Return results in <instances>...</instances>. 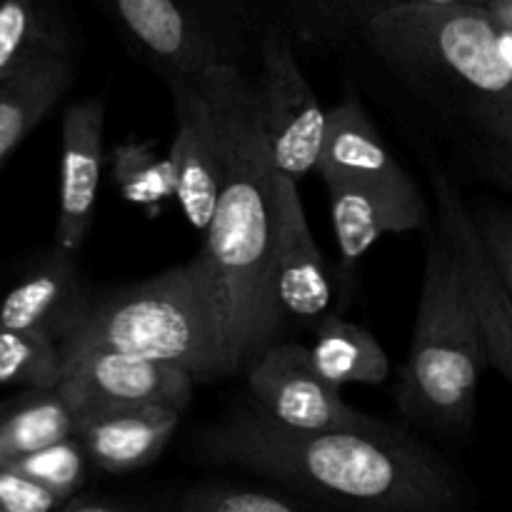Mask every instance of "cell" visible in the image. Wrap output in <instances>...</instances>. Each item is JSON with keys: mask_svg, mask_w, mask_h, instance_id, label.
<instances>
[{"mask_svg": "<svg viewBox=\"0 0 512 512\" xmlns=\"http://www.w3.org/2000/svg\"><path fill=\"white\" fill-rule=\"evenodd\" d=\"M243 375L250 395L290 428H373L383 423L350 408L338 385L318 373L310 348L300 343L275 340L245 368Z\"/></svg>", "mask_w": 512, "mask_h": 512, "instance_id": "9", "label": "cell"}, {"mask_svg": "<svg viewBox=\"0 0 512 512\" xmlns=\"http://www.w3.org/2000/svg\"><path fill=\"white\" fill-rule=\"evenodd\" d=\"M40 53H73L45 0H0V80Z\"/></svg>", "mask_w": 512, "mask_h": 512, "instance_id": "21", "label": "cell"}, {"mask_svg": "<svg viewBox=\"0 0 512 512\" xmlns=\"http://www.w3.org/2000/svg\"><path fill=\"white\" fill-rule=\"evenodd\" d=\"M103 100H78L63 113L60 123V185L55 248L78 253L90 233L98 205L105 150Z\"/></svg>", "mask_w": 512, "mask_h": 512, "instance_id": "13", "label": "cell"}, {"mask_svg": "<svg viewBox=\"0 0 512 512\" xmlns=\"http://www.w3.org/2000/svg\"><path fill=\"white\" fill-rule=\"evenodd\" d=\"M318 373L333 385H380L390 375V360L380 340L368 328L328 313L315 325L310 348Z\"/></svg>", "mask_w": 512, "mask_h": 512, "instance_id": "19", "label": "cell"}, {"mask_svg": "<svg viewBox=\"0 0 512 512\" xmlns=\"http://www.w3.org/2000/svg\"><path fill=\"white\" fill-rule=\"evenodd\" d=\"M78 75L73 53H40L0 80V170Z\"/></svg>", "mask_w": 512, "mask_h": 512, "instance_id": "18", "label": "cell"}, {"mask_svg": "<svg viewBox=\"0 0 512 512\" xmlns=\"http://www.w3.org/2000/svg\"><path fill=\"white\" fill-rule=\"evenodd\" d=\"M208 8H213L220 18L228 20L235 28H243L250 20V8H253V0H203Z\"/></svg>", "mask_w": 512, "mask_h": 512, "instance_id": "31", "label": "cell"}, {"mask_svg": "<svg viewBox=\"0 0 512 512\" xmlns=\"http://www.w3.org/2000/svg\"><path fill=\"white\" fill-rule=\"evenodd\" d=\"M75 255L55 248L38 268L23 275L0 300V325L68 343L95 298Z\"/></svg>", "mask_w": 512, "mask_h": 512, "instance_id": "16", "label": "cell"}, {"mask_svg": "<svg viewBox=\"0 0 512 512\" xmlns=\"http://www.w3.org/2000/svg\"><path fill=\"white\" fill-rule=\"evenodd\" d=\"M63 355L58 390L75 413L93 405H168L185 410L198 383L180 365L108 345L68 343Z\"/></svg>", "mask_w": 512, "mask_h": 512, "instance_id": "8", "label": "cell"}, {"mask_svg": "<svg viewBox=\"0 0 512 512\" xmlns=\"http://www.w3.org/2000/svg\"><path fill=\"white\" fill-rule=\"evenodd\" d=\"M255 90L275 168L295 180L318 170L328 110L310 88L290 40L278 30H268L260 40Z\"/></svg>", "mask_w": 512, "mask_h": 512, "instance_id": "7", "label": "cell"}, {"mask_svg": "<svg viewBox=\"0 0 512 512\" xmlns=\"http://www.w3.org/2000/svg\"><path fill=\"white\" fill-rule=\"evenodd\" d=\"M318 173L320 178L360 180V183L388 185V188L418 185L393 158L368 110L355 95H345L343 103L328 110Z\"/></svg>", "mask_w": 512, "mask_h": 512, "instance_id": "17", "label": "cell"}, {"mask_svg": "<svg viewBox=\"0 0 512 512\" xmlns=\"http://www.w3.org/2000/svg\"><path fill=\"white\" fill-rule=\"evenodd\" d=\"M110 183L128 203L140 205L150 215H160L175 198V178L168 155H158L150 143L128 138L108 153Z\"/></svg>", "mask_w": 512, "mask_h": 512, "instance_id": "22", "label": "cell"}, {"mask_svg": "<svg viewBox=\"0 0 512 512\" xmlns=\"http://www.w3.org/2000/svg\"><path fill=\"white\" fill-rule=\"evenodd\" d=\"M478 238L483 243L490 265L498 273L500 283L512 295V208L498 203H483L470 208Z\"/></svg>", "mask_w": 512, "mask_h": 512, "instance_id": "27", "label": "cell"}, {"mask_svg": "<svg viewBox=\"0 0 512 512\" xmlns=\"http://www.w3.org/2000/svg\"><path fill=\"white\" fill-rule=\"evenodd\" d=\"M358 38L418 98L512 153V65L483 5H398Z\"/></svg>", "mask_w": 512, "mask_h": 512, "instance_id": "3", "label": "cell"}, {"mask_svg": "<svg viewBox=\"0 0 512 512\" xmlns=\"http://www.w3.org/2000/svg\"><path fill=\"white\" fill-rule=\"evenodd\" d=\"M100 5L165 78L198 80L215 65L240 58V30L203 0H100Z\"/></svg>", "mask_w": 512, "mask_h": 512, "instance_id": "6", "label": "cell"}, {"mask_svg": "<svg viewBox=\"0 0 512 512\" xmlns=\"http://www.w3.org/2000/svg\"><path fill=\"white\" fill-rule=\"evenodd\" d=\"M408 3H468V0H283L290 23L308 43H338L358 35L368 20Z\"/></svg>", "mask_w": 512, "mask_h": 512, "instance_id": "23", "label": "cell"}, {"mask_svg": "<svg viewBox=\"0 0 512 512\" xmlns=\"http://www.w3.org/2000/svg\"><path fill=\"white\" fill-rule=\"evenodd\" d=\"M470 163L478 170L480 178L512 195V153L508 148L490 143V140H478L470 148Z\"/></svg>", "mask_w": 512, "mask_h": 512, "instance_id": "29", "label": "cell"}, {"mask_svg": "<svg viewBox=\"0 0 512 512\" xmlns=\"http://www.w3.org/2000/svg\"><path fill=\"white\" fill-rule=\"evenodd\" d=\"M275 293L285 318L318 325L330 313L333 285L328 265L305 218L298 180L275 173Z\"/></svg>", "mask_w": 512, "mask_h": 512, "instance_id": "12", "label": "cell"}, {"mask_svg": "<svg viewBox=\"0 0 512 512\" xmlns=\"http://www.w3.org/2000/svg\"><path fill=\"white\" fill-rule=\"evenodd\" d=\"M488 365L483 330L458 260L445 230L435 225L428 238L418 318L395 388V405L410 423L440 435L470 433L480 378Z\"/></svg>", "mask_w": 512, "mask_h": 512, "instance_id": "4", "label": "cell"}, {"mask_svg": "<svg viewBox=\"0 0 512 512\" xmlns=\"http://www.w3.org/2000/svg\"><path fill=\"white\" fill-rule=\"evenodd\" d=\"M60 500L10 465H0V512H50Z\"/></svg>", "mask_w": 512, "mask_h": 512, "instance_id": "28", "label": "cell"}, {"mask_svg": "<svg viewBox=\"0 0 512 512\" xmlns=\"http://www.w3.org/2000/svg\"><path fill=\"white\" fill-rule=\"evenodd\" d=\"M430 183H433L435 203H438V225L448 235L465 290L478 313L488 363L512 385V295L490 265L470 208L450 175L433 168Z\"/></svg>", "mask_w": 512, "mask_h": 512, "instance_id": "11", "label": "cell"}, {"mask_svg": "<svg viewBox=\"0 0 512 512\" xmlns=\"http://www.w3.org/2000/svg\"><path fill=\"white\" fill-rule=\"evenodd\" d=\"M200 460L238 465L315 505L445 512L463 485L440 455L388 423L300 430L280 423L253 395L230 405L193 438Z\"/></svg>", "mask_w": 512, "mask_h": 512, "instance_id": "1", "label": "cell"}, {"mask_svg": "<svg viewBox=\"0 0 512 512\" xmlns=\"http://www.w3.org/2000/svg\"><path fill=\"white\" fill-rule=\"evenodd\" d=\"M88 463V453H85L78 435H70V438L45 445V448L15 460L10 468L20 470V473L28 475L30 480L43 485V488L50 490V493L60 500V505H63L65 500L73 498V495L83 488Z\"/></svg>", "mask_w": 512, "mask_h": 512, "instance_id": "26", "label": "cell"}, {"mask_svg": "<svg viewBox=\"0 0 512 512\" xmlns=\"http://www.w3.org/2000/svg\"><path fill=\"white\" fill-rule=\"evenodd\" d=\"M68 343H95L190 370L198 383L228 378L218 283L203 250L140 283L95 293ZM65 343V345H68Z\"/></svg>", "mask_w": 512, "mask_h": 512, "instance_id": "5", "label": "cell"}, {"mask_svg": "<svg viewBox=\"0 0 512 512\" xmlns=\"http://www.w3.org/2000/svg\"><path fill=\"white\" fill-rule=\"evenodd\" d=\"M220 115L225 178L213 223L205 230L223 310L225 375L245 368L283 333L275 293V160L260 118L258 90L238 63H223L193 80Z\"/></svg>", "mask_w": 512, "mask_h": 512, "instance_id": "2", "label": "cell"}, {"mask_svg": "<svg viewBox=\"0 0 512 512\" xmlns=\"http://www.w3.org/2000/svg\"><path fill=\"white\" fill-rule=\"evenodd\" d=\"M468 3H475V5H483L485 0H468Z\"/></svg>", "mask_w": 512, "mask_h": 512, "instance_id": "32", "label": "cell"}, {"mask_svg": "<svg viewBox=\"0 0 512 512\" xmlns=\"http://www.w3.org/2000/svg\"><path fill=\"white\" fill-rule=\"evenodd\" d=\"M173 100L175 133L168 160L175 178V198L198 233L213 223L225 178L223 125L208 95L188 78H165Z\"/></svg>", "mask_w": 512, "mask_h": 512, "instance_id": "10", "label": "cell"}, {"mask_svg": "<svg viewBox=\"0 0 512 512\" xmlns=\"http://www.w3.org/2000/svg\"><path fill=\"white\" fill-rule=\"evenodd\" d=\"M330 200V223L345 268H355L385 235L425 230L430 208L418 185L388 188L360 180L323 178Z\"/></svg>", "mask_w": 512, "mask_h": 512, "instance_id": "14", "label": "cell"}, {"mask_svg": "<svg viewBox=\"0 0 512 512\" xmlns=\"http://www.w3.org/2000/svg\"><path fill=\"white\" fill-rule=\"evenodd\" d=\"M75 435V410L58 388H28L0 403V465Z\"/></svg>", "mask_w": 512, "mask_h": 512, "instance_id": "20", "label": "cell"}, {"mask_svg": "<svg viewBox=\"0 0 512 512\" xmlns=\"http://www.w3.org/2000/svg\"><path fill=\"white\" fill-rule=\"evenodd\" d=\"M63 512H138L150 510V503H143L138 498H123L115 493H78L60 505Z\"/></svg>", "mask_w": 512, "mask_h": 512, "instance_id": "30", "label": "cell"}, {"mask_svg": "<svg viewBox=\"0 0 512 512\" xmlns=\"http://www.w3.org/2000/svg\"><path fill=\"white\" fill-rule=\"evenodd\" d=\"M313 508V500L293 490H270L230 480L193 485L175 500L178 512H300Z\"/></svg>", "mask_w": 512, "mask_h": 512, "instance_id": "25", "label": "cell"}, {"mask_svg": "<svg viewBox=\"0 0 512 512\" xmlns=\"http://www.w3.org/2000/svg\"><path fill=\"white\" fill-rule=\"evenodd\" d=\"M63 363L60 340L35 330L0 325V385L58 388Z\"/></svg>", "mask_w": 512, "mask_h": 512, "instance_id": "24", "label": "cell"}, {"mask_svg": "<svg viewBox=\"0 0 512 512\" xmlns=\"http://www.w3.org/2000/svg\"><path fill=\"white\" fill-rule=\"evenodd\" d=\"M180 418L168 405H93L75 413V435L95 468L125 475L163 455Z\"/></svg>", "mask_w": 512, "mask_h": 512, "instance_id": "15", "label": "cell"}]
</instances>
